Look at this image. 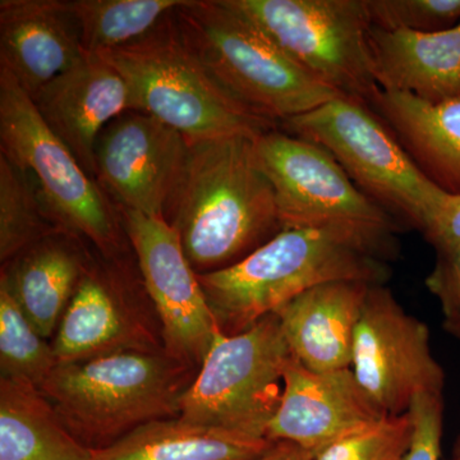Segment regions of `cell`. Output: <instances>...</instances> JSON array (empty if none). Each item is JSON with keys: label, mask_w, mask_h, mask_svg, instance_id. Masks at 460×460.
Segmentation results:
<instances>
[{"label": "cell", "mask_w": 460, "mask_h": 460, "mask_svg": "<svg viewBox=\"0 0 460 460\" xmlns=\"http://www.w3.org/2000/svg\"><path fill=\"white\" fill-rule=\"evenodd\" d=\"M272 444L175 417L133 429L104 449L93 450V460H256Z\"/></svg>", "instance_id": "603a6c76"}, {"label": "cell", "mask_w": 460, "mask_h": 460, "mask_svg": "<svg viewBox=\"0 0 460 460\" xmlns=\"http://www.w3.org/2000/svg\"><path fill=\"white\" fill-rule=\"evenodd\" d=\"M0 148L2 155L32 172L58 228L89 241L105 259L119 257L127 235L117 205L50 131L16 78L3 68Z\"/></svg>", "instance_id": "52a82bcc"}, {"label": "cell", "mask_w": 460, "mask_h": 460, "mask_svg": "<svg viewBox=\"0 0 460 460\" xmlns=\"http://www.w3.org/2000/svg\"><path fill=\"white\" fill-rule=\"evenodd\" d=\"M195 376L164 348L129 349L58 365L40 390L68 431L100 450L148 422L180 417Z\"/></svg>", "instance_id": "7a4b0ae2"}, {"label": "cell", "mask_w": 460, "mask_h": 460, "mask_svg": "<svg viewBox=\"0 0 460 460\" xmlns=\"http://www.w3.org/2000/svg\"><path fill=\"white\" fill-rule=\"evenodd\" d=\"M0 278V377L23 378L40 389L58 366L47 343Z\"/></svg>", "instance_id": "484cf974"}, {"label": "cell", "mask_w": 460, "mask_h": 460, "mask_svg": "<svg viewBox=\"0 0 460 460\" xmlns=\"http://www.w3.org/2000/svg\"><path fill=\"white\" fill-rule=\"evenodd\" d=\"M84 54L63 0L0 2V68L31 98Z\"/></svg>", "instance_id": "e0dca14e"}, {"label": "cell", "mask_w": 460, "mask_h": 460, "mask_svg": "<svg viewBox=\"0 0 460 460\" xmlns=\"http://www.w3.org/2000/svg\"><path fill=\"white\" fill-rule=\"evenodd\" d=\"M190 142L151 115L127 111L100 135L95 178L118 208L165 220Z\"/></svg>", "instance_id": "4fadbf2b"}, {"label": "cell", "mask_w": 460, "mask_h": 460, "mask_svg": "<svg viewBox=\"0 0 460 460\" xmlns=\"http://www.w3.org/2000/svg\"><path fill=\"white\" fill-rule=\"evenodd\" d=\"M308 74L370 107L371 21L366 0H228Z\"/></svg>", "instance_id": "30bf717a"}, {"label": "cell", "mask_w": 460, "mask_h": 460, "mask_svg": "<svg viewBox=\"0 0 460 460\" xmlns=\"http://www.w3.org/2000/svg\"><path fill=\"white\" fill-rule=\"evenodd\" d=\"M83 239L57 232L40 239L14 257L3 269L12 296L42 338L59 326L91 259Z\"/></svg>", "instance_id": "ffe728a7"}, {"label": "cell", "mask_w": 460, "mask_h": 460, "mask_svg": "<svg viewBox=\"0 0 460 460\" xmlns=\"http://www.w3.org/2000/svg\"><path fill=\"white\" fill-rule=\"evenodd\" d=\"M35 384L0 377V460H93Z\"/></svg>", "instance_id": "7402d4cb"}, {"label": "cell", "mask_w": 460, "mask_h": 460, "mask_svg": "<svg viewBox=\"0 0 460 460\" xmlns=\"http://www.w3.org/2000/svg\"><path fill=\"white\" fill-rule=\"evenodd\" d=\"M84 53L99 54L144 38L186 0H63Z\"/></svg>", "instance_id": "cb8c5ba5"}, {"label": "cell", "mask_w": 460, "mask_h": 460, "mask_svg": "<svg viewBox=\"0 0 460 460\" xmlns=\"http://www.w3.org/2000/svg\"><path fill=\"white\" fill-rule=\"evenodd\" d=\"M361 280L323 284L277 311L293 356L317 372L352 366L354 335L370 288Z\"/></svg>", "instance_id": "ac0fdd59"}, {"label": "cell", "mask_w": 460, "mask_h": 460, "mask_svg": "<svg viewBox=\"0 0 460 460\" xmlns=\"http://www.w3.org/2000/svg\"><path fill=\"white\" fill-rule=\"evenodd\" d=\"M444 329L454 338L460 339V317L459 319L444 320Z\"/></svg>", "instance_id": "d6a6232c"}, {"label": "cell", "mask_w": 460, "mask_h": 460, "mask_svg": "<svg viewBox=\"0 0 460 460\" xmlns=\"http://www.w3.org/2000/svg\"><path fill=\"white\" fill-rule=\"evenodd\" d=\"M334 157L365 195L399 223L422 232L444 190L420 171L401 142L367 105L339 98L279 123Z\"/></svg>", "instance_id": "ba28073f"}, {"label": "cell", "mask_w": 460, "mask_h": 460, "mask_svg": "<svg viewBox=\"0 0 460 460\" xmlns=\"http://www.w3.org/2000/svg\"><path fill=\"white\" fill-rule=\"evenodd\" d=\"M292 356L277 314L239 334L226 335L220 330L181 398L180 419L266 438L280 405L284 370Z\"/></svg>", "instance_id": "9c48e42d"}, {"label": "cell", "mask_w": 460, "mask_h": 460, "mask_svg": "<svg viewBox=\"0 0 460 460\" xmlns=\"http://www.w3.org/2000/svg\"><path fill=\"white\" fill-rule=\"evenodd\" d=\"M118 210L137 257L142 284L162 323L164 349L199 368L220 329L180 235L164 219Z\"/></svg>", "instance_id": "7c38bea8"}, {"label": "cell", "mask_w": 460, "mask_h": 460, "mask_svg": "<svg viewBox=\"0 0 460 460\" xmlns=\"http://www.w3.org/2000/svg\"><path fill=\"white\" fill-rule=\"evenodd\" d=\"M256 460H313V456L298 445L289 441H278Z\"/></svg>", "instance_id": "1f68e13d"}, {"label": "cell", "mask_w": 460, "mask_h": 460, "mask_svg": "<svg viewBox=\"0 0 460 460\" xmlns=\"http://www.w3.org/2000/svg\"><path fill=\"white\" fill-rule=\"evenodd\" d=\"M253 140L190 142L165 222L198 274L234 265L281 232L274 190L257 163Z\"/></svg>", "instance_id": "6da1fadb"}, {"label": "cell", "mask_w": 460, "mask_h": 460, "mask_svg": "<svg viewBox=\"0 0 460 460\" xmlns=\"http://www.w3.org/2000/svg\"><path fill=\"white\" fill-rule=\"evenodd\" d=\"M423 235L436 251L460 242V195L444 192L429 213Z\"/></svg>", "instance_id": "4dcf8cb0"}, {"label": "cell", "mask_w": 460, "mask_h": 460, "mask_svg": "<svg viewBox=\"0 0 460 460\" xmlns=\"http://www.w3.org/2000/svg\"><path fill=\"white\" fill-rule=\"evenodd\" d=\"M98 56L126 81L131 111L151 115L189 142L257 137L279 128L219 86L181 39L172 13L144 38Z\"/></svg>", "instance_id": "5b68a950"}, {"label": "cell", "mask_w": 460, "mask_h": 460, "mask_svg": "<svg viewBox=\"0 0 460 460\" xmlns=\"http://www.w3.org/2000/svg\"><path fill=\"white\" fill-rule=\"evenodd\" d=\"M444 394L422 393L410 408L413 434L402 460H440L444 428Z\"/></svg>", "instance_id": "f1b7e54d"}, {"label": "cell", "mask_w": 460, "mask_h": 460, "mask_svg": "<svg viewBox=\"0 0 460 460\" xmlns=\"http://www.w3.org/2000/svg\"><path fill=\"white\" fill-rule=\"evenodd\" d=\"M372 27L440 32L460 23V0H366Z\"/></svg>", "instance_id": "83f0119b"}, {"label": "cell", "mask_w": 460, "mask_h": 460, "mask_svg": "<svg viewBox=\"0 0 460 460\" xmlns=\"http://www.w3.org/2000/svg\"><path fill=\"white\" fill-rule=\"evenodd\" d=\"M270 181L281 230L314 229L349 239L386 261L402 224L362 192L325 148L280 128L253 140Z\"/></svg>", "instance_id": "8992f818"}, {"label": "cell", "mask_w": 460, "mask_h": 460, "mask_svg": "<svg viewBox=\"0 0 460 460\" xmlns=\"http://www.w3.org/2000/svg\"><path fill=\"white\" fill-rule=\"evenodd\" d=\"M453 458L460 459V436L456 438V445H454Z\"/></svg>", "instance_id": "836d02e7"}, {"label": "cell", "mask_w": 460, "mask_h": 460, "mask_svg": "<svg viewBox=\"0 0 460 460\" xmlns=\"http://www.w3.org/2000/svg\"><path fill=\"white\" fill-rule=\"evenodd\" d=\"M123 281L122 269L91 260L57 329L58 365L160 348L127 304Z\"/></svg>", "instance_id": "2e32d148"}, {"label": "cell", "mask_w": 460, "mask_h": 460, "mask_svg": "<svg viewBox=\"0 0 460 460\" xmlns=\"http://www.w3.org/2000/svg\"><path fill=\"white\" fill-rule=\"evenodd\" d=\"M368 41L378 89L428 102L460 96V23L440 32L371 27Z\"/></svg>", "instance_id": "d6986e66"}, {"label": "cell", "mask_w": 460, "mask_h": 460, "mask_svg": "<svg viewBox=\"0 0 460 460\" xmlns=\"http://www.w3.org/2000/svg\"><path fill=\"white\" fill-rule=\"evenodd\" d=\"M436 252V263L426 278V287L440 304L444 320L459 319L460 242Z\"/></svg>", "instance_id": "f546056e"}, {"label": "cell", "mask_w": 460, "mask_h": 460, "mask_svg": "<svg viewBox=\"0 0 460 460\" xmlns=\"http://www.w3.org/2000/svg\"><path fill=\"white\" fill-rule=\"evenodd\" d=\"M370 108L432 183L460 195V96L428 102L378 90Z\"/></svg>", "instance_id": "44dd1931"}, {"label": "cell", "mask_w": 460, "mask_h": 460, "mask_svg": "<svg viewBox=\"0 0 460 460\" xmlns=\"http://www.w3.org/2000/svg\"><path fill=\"white\" fill-rule=\"evenodd\" d=\"M384 416L352 368L313 371L292 356L284 370L280 405L266 438L271 443L289 441L314 456Z\"/></svg>", "instance_id": "5bb4252c"}, {"label": "cell", "mask_w": 460, "mask_h": 460, "mask_svg": "<svg viewBox=\"0 0 460 460\" xmlns=\"http://www.w3.org/2000/svg\"><path fill=\"white\" fill-rule=\"evenodd\" d=\"M350 368L385 416L407 413L422 393L444 394L445 372L432 354L429 326L405 313L384 284L368 292Z\"/></svg>", "instance_id": "8fae6325"}, {"label": "cell", "mask_w": 460, "mask_h": 460, "mask_svg": "<svg viewBox=\"0 0 460 460\" xmlns=\"http://www.w3.org/2000/svg\"><path fill=\"white\" fill-rule=\"evenodd\" d=\"M450 460H460V459H456V458H452V459H450Z\"/></svg>", "instance_id": "e575fe53"}, {"label": "cell", "mask_w": 460, "mask_h": 460, "mask_svg": "<svg viewBox=\"0 0 460 460\" xmlns=\"http://www.w3.org/2000/svg\"><path fill=\"white\" fill-rule=\"evenodd\" d=\"M31 99L50 131L96 180L100 135L115 118L131 111V93L119 72L98 54L84 53Z\"/></svg>", "instance_id": "9a60e30c"}, {"label": "cell", "mask_w": 460, "mask_h": 460, "mask_svg": "<svg viewBox=\"0 0 460 460\" xmlns=\"http://www.w3.org/2000/svg\"><path fill=\"white\" fill-rule=\"evenodd\" d=\"M413 434L410 411L384 416L370 428L329 445L313 460H402Z\"/></svg>", "instance_id": "4316f807"}, {"label": "cell", "mask_w": 460, "mask_h": 460, "mask_svg": "<svg viewBox=\"0 0 460 460\" xmlns=\"http://www.w3.org/2000/svg\"><path fill=\"white\" fill-rule=\"evenodd\" d=\"M57 232L63 230L48 213L32 172L0 154V261Z\"/></svg>", "instance_id": "d4e9b609"}, {"label": "cell", "mask_w": 460, "mask_h": 460, "mask_svg": "<svg viewBox=\"0 0 460 460\" xmlns=\"http://www.w3.org/2000/svg\"><path fill=\"white\" fill-rule=\"evenodd\" d=\"M172 18L181 39L219 86L278 126L343 98L308 74L228 0H186Z\"/></svg>", "instance_id": "277c9868"}, {"label": "cell", "mask_w": 460, "mask_h": 460, "mask_svg": "<svg viewBox=\"0 0 460 460\" xmlns=\"http://www.w3.org/2000/svg\"><path fill=\"white\" fill-rule=\"evenodd\" d=\"M384 260L349 239L314 229H284L241 261L198 274L217 326L235 335L296 296L332 281L385 284Z\"/></svg>", "instance_id": "3957f363"}]
</instances>
